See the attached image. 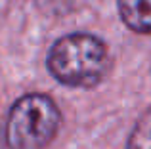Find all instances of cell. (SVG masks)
<instances>
[{
	"instance_id": "1",
	"label": "cell",
	"mask_w": 151,
	"mask_h": 149,
	"mask_svg": "<svg viewBox=\"0 0 151 149\" xmlns=\"http://www.w3.org/2000/svg\"><path fill=\"white\" fill-rule=\"evenodd\" d=\"M50 74L69 88H94L111 67L107 44L90 33H69L52 44L46 59Z\"/></svg>"
},
{
	"instance_id": "2",
	"label": "cell",
	"mask_w": 151,
	"mask_h": 149,
	"mask_svg": "<svg viewBox=\"0 0 151 149\" xmlns=\"http://www.w3.org/2000/svg\"><path fill=\"white\" fill-rule=\"evenodd\" d=\"M61 128V111L50 96L31 92L21 96L8 113V149H46Z\"/></svg>"
},
{
	"instance_id": "4",
	"label": "cell",
	"mask_w": 151,
	"mask_h": 149,
	"mask_svg": "<svg viewBox=\"0 0 151 149\" xmlns=\"http://www.w3.org/2000/svg\"><path fill=\"white\" fill-rule=\"evenodd\" d=\"M126 149H151V107L145 109L136 120Z\"/></svg>"
},
{
	"instance_id": "3",
	"label": "cell",
	"mask_w": 151,
	"mask_h": 149,
	"mask_svg": "<svg viewBox=\"0 0 151 149\" xmlns=\"http://www.w3.org/2000/svg\"><path fill=\"white\" fill-rule=\"evenodd\" d=\"M119 15L130 31L151 34V0H117Z\"/></svg>"
}]
</instances>
